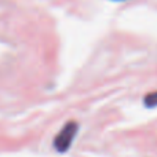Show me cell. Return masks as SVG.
I'll list each match as a JSON object with an SVG mask.
<instances>
[{
  "mask_svg": "<svg viewBox=\"0 0 157 157\" xmlns=\"http://www.w3.org/2000/svg\"><path fill=\"white\" fill-rule=\"evenodd\" d=\"M77 132H78V123L77 121L71 120V121L66 123L54 138L55 150L59 153L68 152V150L71 149L72 144H73L75 138H76Z\"/></svg>",
  "mask_w": 157,
  "mask_h": 157,
  "instance_id": "cell-1",
  "label": "cell"
},
{
  "mask_svg": "<svg viewBox=\"0 0 157 157\" xmlns=\"http://www.w3.org/2000/svg\"><path fill=\"white\" fill-rule=\"evenodd\" d=\"M144 103L147 108H157V91H152L145 95Z\"/></svg>",
  "mask_w": 157,
  "mask_h": 157,
  "instance_id": "cell-2",
  "label": "cell"
},
{
  "mask_svg": "<svg viewBox=\"0 0 157 157\" xmlns=\"http://www.w3.org/2000/svg\"><path fill=\"white\" fill-rule=\"evenodd\" d=\"M114 2H124V0H114Z\"/></svg>",
  "mask_w": 157,
  "mask_h": 157,
  "instance_id": "cell-3",
  "label": "cell"
}]
</instances>
